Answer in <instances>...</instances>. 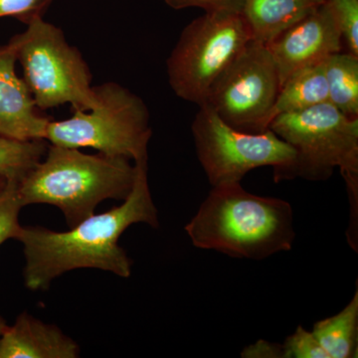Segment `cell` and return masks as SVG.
<instances>
[{"label": "cell", "instance_id": "cell-2", "mask_svg": "<svg viewBox=\"0 0 358 358\" xmlns=\"http://www.w3.org/2000/svg\"><path fill=\"white\" fill-rule=\"evenodd\" d=\"M185 230L196 248L251 260L289 251L296 236L289 202L253 194L240 182L213 186Z\"/></svg>", "mask_w": 358, "mask_h": 358}, {"label": "cell", "instance_id": "cell-16", "mask_svg": "<svg viewBox=\"0 0 358 358\" xmlns=\"http://www.w3.org/2000/svg\"><path fill=\"white\" fill-rule=\"evenodd\" d=\"M329 102L350 117H358V55L331 54L324 60Z\"/></svg>", "mask_w": 358, "mask_h": 358}, {"label": "cell", "instance_id": "cell-8", "mask_svg": "<svg viewBox=\"0 0 358 358\" xmlns=\"http://www.w3.org/2000/svg\"><path fill=\"white\" fill-rule=\"evenodd\" d=\"M252 40L241 14L205 13L186 26L167 59L171 89L179 98L202 105Z\"/></svg>", "mask_w": 358, "mask_h": 358}, {"label": "cell", "instance_id": "cell-6", "mask_svg": "<svg viewBox=\"0 0 358 358\" xmlns=\"http://www.w3.org/2000/svg\"><path fill=\"white\" fill-rule=\"evenodd\" d=\"M10 42L37 108L47 110L70 103L75 112H86L95 106L88 66L80 52L66 41L60 28L36 18Z\"/></svg>", "mask_w": 358, "mask_h": 358}, {"label": "cell", "instance_id": "cell-10", "mask_svg": "<svg viewBox=\"0 0 358 358\" xmlns=\"http://www.w3.org/2000/svg\"><path fill=\"white\" fill-rule=\"evenodd\" d=\"M343 35L326 1L268 45L282 84L296 71L343 50Z\"/></svg>", "mask_w": 358, "mask_h": 358}, {"label": "cell", "instance_id": "cell-15", "mask_svg": "<svg viewBox=\"0 0 358 358\" xmlns=\"http://www.w3.org/2000/svg\"><path fill=\"white\" fill-rule=\"evenodd\" d=\"M313 336L329 358L357 357L358 292L343 310L315 322Z\"/></svg>", "mask_w": 358, "mask_h": 358}, {"label": "cell", "instance_id": "cell-3", "mask_svg": "<svg viewBox=\"0 0 358 358\" xmlns=\"http://www.w3.org/2000/svg\"><path fill=\"white\" fill-rule=\"evenodd\" d=\"M46 157L18 182L23 205L58 207L70 227L92 216L103 200H124L134 187L136 166L124 157L90 155L51 145Z\"/></svg>", "mask_w": 358, "mask_h": 358}, {"label": "cell", "instance_id": "cell-14", "mask_svg": "<svg viewBox=\"0 0 358 358\" xmlns=\"http://www.w3.org/2000/svg\"><path fill=\"white\" fill-rule=\"evenodd\" d=\"M326 102H329V91L322 61L296 71L282 84L270 120Z\"/></svg>", "mask_w": 358, "mask_h": 358}, {"label": "cell", "instance_id": "cell-23", "mask_svg": "<svg viewBox=\"0 0 358 358\" xmlns=\"http://www.w3.org/2000/svg\"><path fill=\"white\" fill-rule=\"evenodd\" d=\"M242 357L284 358L282 345H274L265 341H259L256 345H249L242 352Z\"/></svg>", "mask_w": 358, "mask_h": 358}, {"label": "cell", "instance_id": "cell-1", "mask_svg": "<svg viewBox=\"0 0 358 358\" xmlns=\"http://www.w3.org/2000/svg\"><path fill=\"white\" fill-rule=\"evenodd\" d=\"M136 179L121 206L93 214L67 232L21 226L14 239L24 247L25 286L46 289L66 272L79 268H101L122 278L131 274V261L119 245L120 237L134 223L159 227L157 209L148 180V159L134 162Z\"/></svg>", "mask_w": 358, "mask_h": 358}, {"label": "cell", "instance_id": "cell-5", "mask_svg": "<svg viewBox=\"0 0 358 358\" xmlns=\"http://www.w3.org/2000/svg\"><path fill=\"white\" fill-rule=\"evenodd\" d=\"M94 88L95 106L69 119L49 122L45 140L61 147L95 148L108 157L148 159L152 129L143 101L114 82Z\"/></svg>", "mask_w": 358, "mask_h": 358}, {"label": "cell", "instance_id": "cell-25", "mask_svg": "<svg viewBox=\"0 0 358 358\" xmlns=\"http://www.w3.org/2000/svg\"><path fill=\"white\" fill-rule=\"evenodd\" d=\"M7 181L8 180H6V178H1V176H0V189L6 185Z\"/></svg>", "mask_w": 358, "mask_h": 358}, {"label": "cell", "instance_id": "cell-7", "mask_svg": "<svg viewBox=\"0 0 358 358\" xmlns=\"http://www.w3.org/2000/svg\"><path fill=\"white\" fill-rule=\"evenodd\" d=\"M197 157L212 186L241 182L249 171L272 166L274 180L293 179L296 150L270 129L248 133L233 128L207 103L192 122Z\"/></svg>", "mask_w": 358, "mask_h": 358}, {"label": "cell", "instance_id": "cell-11", "mask_svg": "<svg viewBox=\"0 0 358 358\" xmlns=\"http://www.w3.org/2000/svg\"><path fill=\"white\" fill-rule=\"evenodd\" d=\"M13 44L0 46V136L20 141L45 140L50 120L42 117L24 80L15 72Z\"/></svg>", "mask_w": 358, "mask_h": 358}, {"label": "cell", "instance_id": "cell-18", "mask_svg": "<svg viewBox=\"0 0 358 358\" xmlns=\"http://www.w3.org/2000/svg\"><path fill=\"white\" fill-rule=\"evenodd\" d=\"M17 181H7L0 189V245L10 238H15L21 225L20 212L24 205L20 196Z\"/></svg>", "mask_w": 358, "mask_h": 358}, {"label": "cell", "instance_id": "cell-24", "mask_svg": "<svg viewBox=\"0 0 358 358\" xmlns=\"http://www.w3.org/2000/svg\"><path fill=\"white\" fill-rule=\"evenodd\" d=\"M7 324H6V320L2 319L1 315H0V336L3 333L4 329H6Z\"/></svg>", "mask_w": 358, "mask_h": 358}, {"label": "cell", "instance_id": "cell-4", "mask_svg": "<svg viewBox=\"0 0 358 358\" xmlns=\"http://www.w3.org/2000/svg\"><path fill=\"white\" fill-rule=\"evenodd\" d=\"M268 129L296 150L293 178L327 180L338 167L357 218L358 117L329 102L275 117Z\"/></svg>", "mask_w": 358, "mask_h": 358}, {"label": "cell", "instance_id": "cell-21", "mask_svg": "<svg viewBox=\"0 0 358 358\" xmlns=\"http://www.w3.org/2000/svg\"><path fill=\"white\" fill-rule=\"evenodd\" d=\"M52 0H0V17L13 16L22 22L42 17Z\"/></svg>", "mask_w": 358, "mask_h": 358}, {"label": "cell", "instance_id": "cell-9", "mask_svg": "<svg viewBox=\"0 0 358 358\" xmlns=\"http://www.w3.org/2000/svg\"><path fill=\"white\" fill-rule=\"evenodd\" d=\"M280 89L279 72L267 45L252 40L211 87L205 103L233 128L262 133L270 126Z\"/></svg>", "mask_w": 358, "mask_h": 358}, {"label": "cell", "instance_id": "cell-17", "mask_svg": "<svg viewBox=\"0 0 358 358\" xmlns=\"http://www.w3.org/2000/svg\"><path fill=\"white\" fill-rule=\"evenodd\" d=\"M44 141L13 140L0 136V176L20 182L46 155Z\"/></svg>", "mask_w": 358, "mask_h": 358}, {"label": "cell", "instance_id": "cell-20", "mask_svg": "<svg viewBox=\"0 0 358 358\" xmlns=\"http://www.w3.org/2000/svg\"><path fill=\"white\" fill-rule=\"evenodd\" d=\"M282 346L284 358H329L313 331H306L301 326Z\"/></svg>", "mask_w": 358, "mask_h": 358}, {"label": "cell", "instance_id": "cell-12", "mask_svg": "<svg viewBox=\"0 0 358 358\" xmlns=\"http://www.w3.org/2000/svg\"><path fill=\"white\" fill-rule=\"evenodd\" d=\"M79 352V345L57 327L27 313L0 336V358H76Z\"/></svg>", "mask_w": 358, "mask_h": 358}, {"label": "cell", "instance_id": "cell-13", "mask_svg": "<svg viewBox=\"0 0 358 358\" xmlns=\"http://www.w3.org/2000/svg\"><path fill=\"white\" fill-rule=\"evenodd\" d=\"M326 0H244L241 14L254 41L268 45Z\"/></svg>", "mask_w": 358, "mask_h": 358}, {"label": "cell", "instance_id": "cell-19", "mask_svg": "<svg viewBox=\"0 0 358 358\" xmlns=\"http://www.w3.org/2000/svg\"><path fill=\"white\" fill-rule=\"evenodd\" d=\"M348 52L358 55V0H326Z\"/></svg>", "mask_w": 358, "mask_h": 358}, {"label": "cell", "instance_id": "cell-22", "mask_svg": "<svg viewBox=\"0 0 358 358\" xmlns=\"http://www.w3.org/2000/svg\"><path fill=\"white\" fill-rule=\"evenodd\" d=\"M164 1L167 6L176 10L189 8V7H199L203 9L206 13L240 14L244 0H164Z\"/></svg>", "mask_w": 358, "mask_h": 358}]
</instances>
